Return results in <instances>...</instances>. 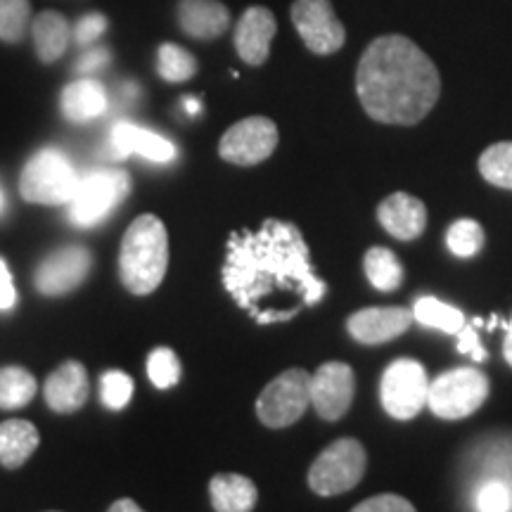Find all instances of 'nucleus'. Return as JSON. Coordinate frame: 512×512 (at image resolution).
Returning <instances> with one entry per match:
<instances>
[{
    "instance_id": "nucleus-1",
    "label": "nucleus",
    "mask_w": 512,
    "mask_h": 512,
    "mask_svg": "<svg viewBox=\"0 0 512 512\" xmlns=\"http://www.w3.org/2000/svg\"><path fill=\"white\" fill-rule=\"evenodd\" d=\"M223 287L259 325L287 323L304 306L323 302L328 285L313 273L302 230L266 219L256 230H235L223 261Z\"/></svg>"
},
{
    "instance_id": "nucleus-2",
    "label": "nucleus",
    "mask_w": 512,
    "mask_h": 512,
    "mask_svg": "<svg viewBox=\"0 0 512 512\" xmlns=\"http://www.w3.org/2000/svg\"><path fill=\"white\" fill-rule=\"evenodd\" d=\"M356 93L373 121L415 126L437 107L441 76L418 43L389 34L375 38L358 60Z\"/></svg>"
},
{
    "instance_id": "nucleus-3",
    "label": "nucleus",
    "mask_w": 512,
    "mask_h": 512,
    "mask_svg": "<svg viewBox=\"0 0 512 512\" xmlns=\"http://www.w3.org/2000/svg\"><path fill=\"white\" fill-rule=\"evenodd\" d=\"M169 271V233L162 219L143 214L128 226L119 249V278L131 294L145 297Z\"/></svg>"
},
{
    "instance_id": "nucleus-4",
    "label": "nucleus",
    "mask_w": 512,
    "mask_h": 512,
    "mask_svg": "<svg viewBox=\"0 0 512 512\" xmlns=\"http://www.w3.org/2000/svg\"><path fill=\"white\" fill-rule=\"evenodd\" d=\"M81 176L76 166L60 150L36 152L19 176V195L29 204H43V207H60L74 200Z\"/></svg>"
},
{
    "instance_id": "nucleus-5",
    "label": "nucleus",
    "mask_w": 512,
    "mask_h": 512,
    "mask_svg": "<svg viewBox=\"0 0 512 512\" xmlns=\"http://www.w3.org/2000/svg\"><path fill=\"white\" fill-rule=\"evenodd\" d=\"M366 448L356 439H337L313 460L309 470V486L313 494L330 498L347 494L361 484L366 475Z\"/></svg>"
},
{
    "instance_id": "nucleus-6",
    "label": "nucleus",
    "mask_w": 512,
    "mask_h": 512,
    "mask_svg": "<svg viewBox=\"0 0 512 512\" xmlns=\"http://www.w3.org/2000/svg\"><path fill=\"white\" fill-rule=\"evenodd\" d=\"M489 377L479 368H456L430 382L427 408L441 420H463L489 399Z\"/></svg>"
},
{
    "instance_id": "nucleus-7",
    "label": "nucleus",
    "mask_w": 512,
    "mask_h": 512,
    "mask_svg": "<svg viewBox=\"0 0 512 512\" xmlns=\"http://www.w3.org/2000/svg\"><path fill=\"white\" fill-rule=\"evenodd\" d=\"M133 183L124 169H95L81 176L72 204V221L81 228L98 226L121 202L126 200Z\"/></svg>"
},
{
    "instance_id": "nucleus-8",
    "label": "nucleus",
    "mask_w": 512,
    "mask_h": 512,
    "mask_svg": "<svg viewBox=\"0 0 512 512\" xmlns=\"http://www.w3.org/2000/svg\"><path fill=\"white\" fill-rule=\"evenodd\" d=\"M311 406V375L302 368L280 373L256 399V415L271 430H285L304 418Z\"/></svg>"
},
{
    "instance_id": "nucleus-9",
    "label": "nucleus",
    "mask_w": 512,
    "mask_h": 512,
    "mask_svg": "<svg viewBox=\"0 0 512 512\" xmlns=\"http://www.w3.org/2000/svg\"><path fill=\"white\" fill-rule=\"evenodd\" d=\"M430 377L422 363L413 358H399L384 370L380 382L382 408L394 420H413L427 406Z\"/></svg>"
},
{
    "instance_id": "nucleus-10",
    "label": "nucleus",
    "mask_w": 512,
    "mask_h": 512,
    "mask_svg": "<svg viewBox=\"0 0 512 512\" xmlns=\"http://www.w3.org/2000/svg\"><path fill=\"white\" fill-rule=\"evenodd\" d=\"M278 140L280 133L273 119L247 117L223 133L219 157L235 166H256L273 155Z\"/></svg>"
},
{
    "instance_id": "nucleus-11",
    "label": "nucleus",
    "mask_w": 512,
    "mask_h": 512,
    "mask_svg": "<svg viewBox=\"0 0 512 512\" xmlns=\"http://www.w3.org/2000/svg\"><path fill=\"white\" fill-rule=\"evenodd\" d=\"M290 17L313 55H332L347 43V29L337 19L330 0H294Z\"/></svg>"
},
{
    "instance_id": "nucleus-12",
    "label": "nucleus",
    "mask_w": 512,
    "mask_h": 512,
    "mask_svg": "<svg viewBox=\"0 0 512 512\" xmlns=\"http://www.w3.org/2000/svg\"><path fill=\"white\" fill-rule=\"evenodd\" d=\"M91 268L93 256L86 247H60L38 264L34 273V285L46 297H64V294L74 292L88 278Z\"/></svg>"
},
{
    "instance_id": "nucleus-13",
    "label": "nucleus",
    "mask_w": 512,
    "mask_h": 512,
    "mask_svg": "<svg viewBox=\"0 0 512 512\" xmlns=\"http://www.w3.org/2000/svg\"><path fill=\"white\" fill-rule=\"evenodd\" d=\"M356 396V375L349 363H323L311 375V406L323 420L335 422L349 413Z\"/></svg>"
},
{
    "instance_id": "nucleus-14",
    "label": "nucleus",
    "mask_w": 512,
    "mask_h": 512,
    "mask_svg": "<svg viewBox=\"0 0 512 512\" xmlns=\"http://www.w3.org/2000/svg\"><path fill=\"white\" fill-rule=\"evenodd\" d=\"M278 34V19L268 8L252 5L242 12L235 27V50H238L240 60L249 67H261L268 62L271 55V43Z\"/></svg>"
},
{
    "instance_id": "nucleus-15",
    "label": "nucleus",
    "mask_w": 512,
    "mask_h": 512,
    "mask_svg": "<svg viewBox=\"0 0 512 512\" xmlns=\"http://www.w3.org/2000/svg\"><path fill=\"white\" fill-rule=\"evenodd\" d=\"M413 311L401 306H370L351 313L347 320L349 335L361 344H384L401 337L413 325Z\"/></svg>"
},
{
    "instance_id": "nucleus-16",
    "label": "nucleus",
    "mask_w": 512,
    "mask_h": 512,
    "mask_svg": "<svg viewBox=\"0 0 512 512\" xmlns=\"http://www.w3.org/2000/svg\"><path fill=\"white\" fill-rule=\"evenodd\" d=\"M43 396L55 413L69 415L81 411L91 396V380H88L86 366L79 361H64L60 368L48 375Z\"/></svg>"
},
{
    "instance_id": "nucleus-17",
    "label": "nucleus",
    "mask_w": 512,
    "mask_h": 512,
    "mask_svg": "<svg viewBox=\"0 0 512 512\" xmlns=\"http://www.w3.org/2000/svg\"><path fill=\"white\" fill-rule=\"evenodd\" d=\"M176 19L195 41H216L230 29V10L221 0H178Z\"/></svg>"
},
{
    "instance_id": "nucleus-18",
    "label": "nucleus",
    "mask_w": 512,
    "mask_h": 512,
    "mask_svg": "<svg viewBox=\"0 0 512 512\" xmlns=\"http://www.w3.org/2000/svg\"><path fill=\"white\" fill-rule=\"evenodd\" d=\"M377 221L396 240L411 242L427 228V207L408 192H394L377 207Z\"/></svg>"
},
{
    "instance_id": "nucleus-19",
    "label": "nucleus",
    "mask_w": 512,
    "mask_h": 512,
    "mask_svg": "<svg viewBox=\"0 0 512 512\" xmlns=\"http://www.w3.org/2000/svg\"><path fill=\"white\" fill-rule=\"evenodd\" d=\"M112 147L117 157H131L140 155L150 162L166 164L176 157V147L171 140H166L155 131H147L136 124H128V121H119L112 128Z\"/></svg>"
},
{
    "instance_id": "nucleus-20",
    "label": "nucleus",
    "mask_w": 512,
    "mask_h": 512,
    "mask_svg": "<svg viewBox=\"0 0 512 512\" xmlns=\"http://www.w3.org/2000/svg\"><path fill=\"white\" fill-rule=\"evenodd\" d=\"M34 50L43 64H53L72 46V24L62 12L43 10L31 19Z\"/></svg>"
},
{
    "instance_id": "nucleus-21",
    "label": "nucleus",
    "mask_w": 512,
    "mask_h": 512,
    "mask_svg": "<svg viewBox=\"0 0 512 512\" xmlns=\"http://www.w3.org/2000/svg\"><path fill=\"white\" fill-rule=\"evenodd\" d=\"M60 110L64 119L74 124L98 119L107 110V91L100 81L79 79L72 81L60 95Z\"/></svg>"
},
{
    "instance_id": "nucleus-22",
    "label": "nucleus",
    "mask_w": 512,
    "mask_h": 512,
    "mask_svg": "<svg viewBox=\"0 0 512 512\" xmlns=\"http://www.w3.org/2000/svg\"><path fill=\"white\" fill-rule=\"evenodd\" d=\"M209 498L216 512H252L259 501V489L245 475L221 472L211 477Z\"/></svg>"
},
{
    "instance_id": "nucleus-23",
    "label": "nucleus",
    "mask_w": 512,
    "mask_h": 512,
    "mask_svg": "<svg viewBox=\"0 0 512 512\" xmlns=\"http://www.w3.org/2000/svg\"><path fill=\"white\" fill-rule=\"evenodd\" d=\"M41 434L29 420H5L0 422V465L8 470H19L34 456Z\"/></svg>"
},
{
    "instance_id": "nucleus-24",
    "label": "nucleus",
    "mask_w": 512,
    "mask_h": 512,
    "mask_svg": "<svg viewBox=\"0 0 512 512\" xmlns=\"http://www.w3.org/2000/svg\"><path fill=\"white\" fill-rule=\"evenodd\" d=\"M36 377L22 366L0 368V411H17L29 406L36 396Z\"/></svg>"
},
{
    "instance_id": "nucleus-25",
    "label": "nucleus",
    "mask_w": 512,
    "mask_h": 512,
    "mask_svg": "<svg viewBox=\"0 0 512 512\" xmlns=\"http://www.w3.org/2000/svg\"><path fill=\"white\" fill-rule=\"evenodd\" d=\"M368 283L380 292H394L403 283V266L396 254L387 247H370L366 259H363Z\"/></svg>"
},
{
    "instance_id": "nucleus-26",
    "label": "nucleus",
    "mask_w": 512,
    "mask_h": 512,
    "mask_svg": "<svg viewBox=\"0 0 512 512\" xmlns=\"http://www.w3.org/2000/svg\"><path fill=\"white\" fill-rule=\"evenodd\" d=\"M413 318L418 323L427 325V328L444 330L448 335H458L465 325L463 311L456 309V306L444 304L437 297H422L413 306Z\"/></svg>"
},
{
    "instance_id": "nucleus-27",
    "label": "nucleus",
    "mask_w": 512,
    "mask_h": 512,
    "mask_svg": "<svg viewBox=\"0 0 512 512\" xmlns=\"http://www.w3.org/2000/svg\"><path fill=\"white\" fill-rule=\"evenodd\" d=\"M157 72L169 83L190 81L197 74V60L176 43H162L157 50Z\"/></svg>"
},
{
    "instance_id": "nucleus-28",
    "label": "nucleus",
    "mask_w": 512,
    "mask_h": 512,
    "mask_svg": "<svg viewBox=\"0 0 512 512\" xmlns=\"http://www.w3.org/2000/svg\"><path fill=\"white\" fill-rule=\"evenodd\" d=\"M31 19L29 0H0V41L19 46L27 38Z\"/></svg>"
},
{
    "instance_id": "nucleus-29",
    "label": "nucleus",
    "mask_w": 512,
    "mask_h": 512,
    "mask_svg": "<svg viewBox=\"0 0 512 512\" xmlns=\"http://www.w3.org/2000/svg\"><path fill=\"white\" fill-rule=\"evenodd\" d=\"M479 174L496 188L512 190V143H496L486 147L479 157Z\"/></svg>"
},
{
    "instance_id": "nucleus-30",
    "label": "nucleus",
    "mask_w": 512,
    "mask_h": 512,
    "mask_svg": "<svg viewBox=\"0 0 512 512\" xmlns=\"http://www.w3.org/2000/svg\"><path fill=\"white\" fill-rule=\"evenodd\" d=\"M484 228L472 219H460L448 228L446 233V245L451 249V254H456L458 259H470L477 256L484 247Z\"/></svg>"
},
{
    "instance_id": "nucleus-31",
    "label": "nucleus",
    "mask_w": 512,
    "mask_h": 512,
    "mask_svg": "<svg viewBox=\"0 0 512 512\" xmlns=\"http://www.w3.org/2000/svg\"><path fill=\"white\" fill-rule=\"evenodd\" d=\"M147 377L157 389H171L181 380V361L169 347H157L147 356Z\"/></svg>"
},
{
    "instance_id": "nucleus-32",
    "label": "nucleus",
    "mask_w": 512,
    "mask_h": 512,
    "mask_svg": "<svg viewBox=\"0 0 512 512\" xmlns=\"http://www.w3.org/2000/svg\"><path fill=\"white\" fill-rule=\"evenodd\" d=\"M100 396L110 411H121L133 396V380L121 370H110L100 380Z\"/></svg>"
},
{
    "instance_id": "nucleus-33",
    "label": "nucleus",
    "mask_w": 512,
    "mask_h": 512,
    "mask_svg": "<svg viewBox=\"0 0 512 512\" xmlns=\"http://www.w3.org/2000/svg\"><path fill=\"white\" fill-rule=\"evenodd\" d=\"M477 512H512V486L501 482V479H491L482 484L475 496Z\"/></svg>"
},
{
    "instance_id": "nucleus-34",
    "label": "nucleus",
    "mask_w": 512,
    "mask_h": 512,
    "mask_svg": "<svg viewBox=\"0 0 512 512\" xmlns=\"http://www.w3.org/2000/svg\"><path fill=\"white\" fill-rule=\"evenodd\" d=\"M351 512H418L413 508V503L408 498L396 496V494H380L373 498H366L363 503H358Z\"/></svg>"
},
{
    "instance_id": "nucleus-35",
    "label": "nucleus",
    "mask_w": 512,
    "mask_h": 512,
    "mask_svg": "<svg viewBox=\"0 0 512 512\" xmlns=\"http://www.w3.org/2000/svg\"><path fill=\"white\" fill-rule=\"evenodd\" d=\"M105 31H107V19L102 17L100 12H93V15L81 17L79 22H76V27L72 29V38L79 43V46H91V43L98 41Z\"/></svg>"
},
{
    "instance_id": "nucleus-36",
    "label": "nucleus",
    "mask_w": 512,
    "mask_h": 512,
    "mask_svg": "<svg viewBox=\"0 0 512 512\" xmlns=\"http://www.w3.org/2000/svg\"><path fill=\"white\" fill-rule=\"evenodd\" d=\"M458 351H460V354L470 356L475 363L486 361V349L482 347V342H479L475 320H472L470 325L465 323L463 330L458 332Z\"/></svg>"
},
{
    "instance_id": "nucleus-37",
    "label": "nucleus",
    "mask_w": 512,
    "mask_h": 512,
    "mask_svg": "<svg viewBox=\"0 0 512 512\" xmlns=\"http://www.w3.org/2000/svg\"><path fill=\"white\" fill-rule=\"evenodd\" d=\"M17 304V292L12 285V275L8 271V264L0 259V311H10Z\"/></svg>"
},
{
    "instance_id": "nucleus-38",
    "label": "nucleus",
    "mask_w": 512,
    "mask_h": 512,
    "mask_svg": "<svg viewBox=\"0 0 512 512\" xmlns=\"http://www.w3.org/2000/svg\"><path fill=\"white\" fill-rule=\"evenodd\" d=\"M107 60H110V53H107L105 48H95V50H88V53L81 57L79 67H76V69H79L81 74H91L93 69L102 67V64H105Z\"/></svg>"
},
{
    "instance_id": "nucleus-39",
    "label": "nucleus",
    "mask_w": 512,
    "mask_h": 512,
    "mask_svg": "<svg viewBox=\"0 0 512 512\" xmlns=\"http://www.w3.org/2000/svg\"><path fill=\"white\" fill-rule=\"evenodd\" d=\"M107 512H145L140 505L133 501V498H119V501H114L110 505V510Z\"/></svg>"
},
{
    "instance_id": "nucleus-40",
    "label": "nucleus",
    "mask_w": 512,
    "mask_h": 512,
    "mask_svg": "<svg viewBox=\"0 0 512 512\" xmlns=\"http://www.w3.org/2000/svg\"><path fill=\"white\" fill-rule=\"evenodd\" d=\"M503 354L505 361L512 366V318L508 320V328H505V344H503Z\"/></svg>"
},
{
    "instance_id": "nucleus-41",
    "label": "nucleus",
    "mask_w": 512,
    "mask_h": 512,
    "mask_svg": "<svg viewBox=\"0 0 512 512\" xmlns=\"http://www.w3.org/2000/svg\"><path fill=\"white\" fill-rule=\"evenodd\" d=\"M185 107H188L190 114H197V112H200V102H195V100H188V102H185Z\"/></svg>"
},
{
    "instance_id": "nucleus-42",
    "label": "nucleus",
    "mask_w": 512,
    "mask_h": 512,
    "mask_svg": "<svg viewBox=\"0 0 512 512\" xmlns=\"http://www.w3.org/2000/svg\"><path fill=\"white\" fill-rule=\"evenodd\" d=\"M0 207H3V192H0Z\"/></svg>"
}]
</instances>
